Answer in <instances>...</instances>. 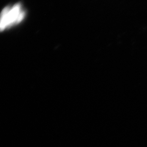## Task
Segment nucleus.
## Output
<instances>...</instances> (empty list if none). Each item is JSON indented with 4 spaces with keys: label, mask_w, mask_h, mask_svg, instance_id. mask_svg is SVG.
I'll return each instance as SVG.
<instances>
[{
    "label": "nucleus",
    "mask_w": 147,
    "mask_h": 147,
    "mask_svg": "<svg viewBox=\"0 0 147 147\" xmlns=\"http://www.w3.org/2000/svg\"><path fill=\"white\" fill-rule=\"evenodd\" d=\"M26 16V11L20 3L7 6L0 13V32L21 23Z\"/></svg>",
    "instance_id": "obj_1"
}]
</instances>
